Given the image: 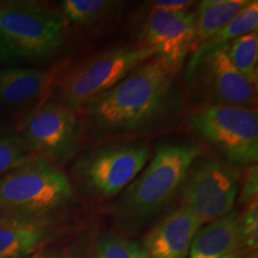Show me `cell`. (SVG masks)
Instances as JSON below:
<instances>
[{
    "mask_svg": "<svg viewBox=\"0 0 258 258\" xmlns=\"http://www.w3.org/2000/svg\"><path fill=\"white\" fill-rule=\"evenodd\" d=\"M177 69L154 56L84 108L88 129L97 137L140 133L177 110Z\"/></svg>",
    "mask_w": 258,
    "mask_h": 258,
    "instance_id": "1",
    "label": "cell"
},
{
    "mask_svg": "<svg viewBox=\"0 0 258 258\" xmlns=\"http://www.w3.org/2000/svg\"><path fill=\"white\" fill-rule=\"evenodd\" d=\"M202 156L196 144L165 145L122 192L114 218L124 231L140 230L160 214L182 188L189 170Z\"/></svg>",
    "mask_w": 258,
    "mask_h": 258,
    "instance_id": "2",
    "label": "cell"
},
{
    "mask_svg": "<svg viewBox=\"0 0 258 258\" xmlns=\"http://www.w3.org/2000/svg\"><path fill=\"white\" fill-rule=\"evenodd\" d=\"M60 11L36 3H0V63L19 66L49 59L62 47Z\"/></svg>",
    "mask_w": 258,
    "mask_h": 258,
    "instance_id": "3",
    "label": "cell"
},
{
    "mask_svg": "<svg viewBox=\"0 0 258 258\" xmlns=\"http://www.w3.org/2000/svg\"><path fill=\"white\" fill-rule=\"evenodd\" d=\"M72 198L69 177L43 158H34L0 177V215L50 218Z\"/></svg>",
    "mask_w": 258,
    "mask_h": 258,
    "instance_id": "4",
    "label": "cell"
},
{
    "mask_svg": "<svg viewBox=\"0 0 258 258\" xmlns=\"http://www.w3.org/2000/svg\"><path fill=\"white\" fill-rule=\"evenodd\" d=\"M191 131L233 165L258 159V115L247 106L206 103L189 118Z\"/></svg>",
    "mask_w": 258,
    "mask_h": 258,
    "instance_id": "5",
    "label": "cell"
},
{
    "mask_svg": "<svg viewBox=\"0 0 258 258\" xmlns=\"http://www.w3.org/2000/svg\"><path fill=\"white\" fill-rule=\"evenodd\" d=\"M154 56L157 54L152 48L139 44L112 48L90 57L64 74L60 82L57 102L74 111L84 109Z\"/></svg>",
    "mask_w": 258,
    "mask_h": 258,
    "instance_id": "6",
    "label": "cell"
},
{
    "mask_svg": "<svg viewBox=\"0 0 258 258\" xmlns=\"http://www.w3.org/2000/svg\"><path fill=\"white\" fill-rule=\"evenodd\" d=\"M240 179L239 167L224 159L195 163L180 188V206L192 212L202 226L218 220L233 211Z\"/></svg>",
    "mask_w": 258,
    "mask_h": 258,
    "instance_id": "7",
    "label": "cell"
},
{
    "mask_svg": "<svg viewBox=\"0 0 258 258\" xmlns=\"http://www.w3.org/2000/svg\"><path fill=\"white\" fill-rule=\"evenodd\" d=\"M151 148L144 143H116L93 150L77 161L84 188L102 198H114L147 165Z\"/></svg>",
    "mask_w": 258,
    "mask_h": 258,
    "instance_id": "8",
    "label": "cell"
},
{
    "mask_svg": "<svg viewBox=\"0 0 258 258\" xmlns=\"http://www.w3.org/2000/svg\"><path fill=\"white\" fill-rule=\"evenodd\" d=\"M17 134L34 157L62 161L78 147L77 111L57 101L42 103L24 116Z\"/></svg>",
    "mask_w": 258,
    "mask_h": 258,
    "instance_id": "9",
    "label": "cell"
},
{
    "mask_svg": "<svg viewBox=\"0 0 258 258\" xmlns=\"http://www.w3.org/2000/svg\"><path fill=\"white\" fill-rule=\"evenodd\" d=\"M189 79H195L200 91L213 104L253 108L257 103V84L250 82L232 64L225 48L209 51L188 62Z\"/></svg>",
    "mask_w": 258,
    "mask_h": 258,
    "instance_id": "10",
    "label": "cell"
},
{
    "mask_svg": "<svg viewBox=\"0 0 258 258\" xmlns=\"http://www.w3.org/2000/svg\"><path fill=\"white\" fill-rule=\"evenodd\" d=\"M195 38V14L189 10H164L151 6L141 25V46L152 48L178 70L191 51Z\"/></svg>",
    "mask_w": 258,
    "mask_h": 258,
    "instance_id": "11",
    "label": "cell"
},
{
    "mask_svg": "<svg viewBox=\"0 0 258 258\" xmlns=\"http://www.w3.org/2000/svg\"><path fill=\"white\" fill-rule=\"evenodd\" d=\"M202 224L188 208L179 206L154 226L144 240L148 258H186Z\"/></svg>",
    "mask_w": 258,
    "mask_h": 258,
    "instance_id": "12",
    "label": "cell"
},
{
    "mask_svg": "<svg viewBox=\"0 0 258 258\" xmlns=\"http://www.w3.org/2000/svg\"><path fill=\"white\" fill-rule=\"evenodd\" d=\"M53 230L50 218L0 215V258H27L40 250Z\"/></svg>",
    "mask_w": 258,
    "mask_h": 258,
    "instance_id": "13",
    "label": "cell"
},
{
    "mask_svg": "<svg viewBox=\"0 0 258 258\" xmlns=\"http://www.w3.org/2000/svg\"><path fill=\"white\" fill-rule=\"evenodd\" d=\"M50 76L41 70L24 66L0 69V108L25 105L40 98Z\"/></svg>",
    "mask_w": 258,
    "mask_h": 258,
    "instance_id": "14",
    "label": "cell"
},
{
    "mask_svg": "<svg viewBox=\"0 0 258 258\" xmlns=\"http://www.w3.org/2000/svg\"><path fill=\"white\" fill-rule=\"evenodd\" d=\"M238 212L233 211L200 228L188 258H225L238 253Z\"/></svg>",
    "mask_w": 258,
    "mask_h": 258,
    "instance_id": "15",
    "label": "cell"
},
{
    "mask_svg": "<svg viewBox=\"0 0 258 258\" xmlns=\"http://www.w3.org/2000/svg\"><path fill=\"white\" fill-rule=\"evenodd\" d=\"M249 4L247 0H205L195 14V38L191 51L212 38Z\"/></svg>",
    "mask_w": 258,
    "mask_h": 258,
    "instance_id": "16",
    "label": "cell"
},
{
    "mask_svg": "<svg viewBox=\"0 0 258 258\" xmlns=\"http://www.w3.org/2000/svg\"><path fill=\"white\" fill-rule=\"evenodd\" d=\"M258 28V2L257 0H250L249 4L241 10L232 21L218 31L212 38L200 46L198 49L192 51L191 59L189 62L198 60L209 51L222 49L226 46L234 41L235 38L243 36V35L250 34V32L257 31Z\"/></svg>",
    "mask_w": 258,
    "mask_h": 258,
    "instance_id": "17",
    "label": "cell"
},
{
    "mask_svg": "<svg viewBox=\"0 0 258 258\" xmlns=\"http://www.w3.org/2000/svg\"><path fill=\"white\" fill-rule=\"evenodd\" d=\"M121 4L112 0H64L61 11L64 22L78 27H90L114 14Z\"/></svg>",
    "mask_w": 258,
    "mask_h": 258,
    "instance_id": "18",
    "label": "cell"
},
{
    "mask_svg": "<svg viewBox=\"0 0 258 258\" xmlns=\"http://www.w3.org/2000/svg\"><path fill=\"white\" fill-rule=\"evenodd\" d=\"M225 51L232 64L239 72L246 77L250 82L257 84L258 79V34L257 31L243 35L235 38L228 46L225 47Z\"/></svg>",
    "mask_w": 258,
    "mask_h": 258,
    "instance_id": "19",
    "label": "cell"
},
{
    "mask_svg": "<svg viewBox=\"0 0 258 258\" xmlns=\"http://www.w3.org/2000/svg\"><path fill=\"white\" fill-rule=\"evenodd\" d=\"M34 158L17 132L0 128V177Z\"/></svg>",
    "mask_w": 258,
    "mask_h": 258,
    "instance_id": "20",
    "label": "cell"
},
{
    "mask_svg": "<svg viewBox=\"0 0 258 258\" xmlns=\"http://www.w3.org/2000/svg\"><path fill=\"white\" fill-rule=\"evenodd\" d=\"M258 247V202L257 199L245 205L244 212L238 215V254L257 253Z\"/></svg>",
    "mask_w": 258,
    "mask_h": 258,
    "instance_id": "21",
    "label": "cell"
},
{
    "mask_svg": "<svg viewBox=\"0 0 258 258\" xmlns=\"http://www.w3.org/2000/svg\"><path fill=\"white\" fill-rule=\"evenodd\" d=\"M97 258H148L143 246L121 235H105L96 244Z\"/></svg>",
    "mask_w": 258,
    "mask_h": 258,
    "instance_id": "22",
    "label": "cell"
},
{
    "mask_svg": "<svg viewBox=\"0 0 258 258\" xmlns=\"http://www.w3.org/2000/svg\"><path fill=\"white\" fill-rule=\"evenodd\" d=\"M258 191V169L257 165H250L246 172L244 173V177L240 179L239 186V198L240 205H247V203L257 199Z\"/></svg>",
    "mask_w": 258,
    "mask_h": 258,
    "instance_id": "23",
    "label": "cell"
},
{
    "mask_svg": "<svg viewBox=\"0 0 258 258\" xmlns=\"http://www.w3.org/2000/svg\"><path fill=\"white\" fill-rule=\"evenodd\" d=\"M195 4L194 2H185V0H156V2L150 3V6L164 10H189V8Z\"/></svg>",
    "mask_w": 258,
    "mask_h": 258,
    "instance_id": "24",
    "label": "cell"
},
{
    "mask_svg": "<svg viewBox=\"0 0 258 258\" xmlns=\"http://www.w3.org/2000/svg\"><path fill=\"white\" fill-rule=\"evenodd\" d=\"M27 258H56L54 256H51V254H46V253H34L31 254V256H29Z\"/></svg>",
    "mask_w": 258,
    "mask_h": 258,
    "instance_id": "25",
    "label": "cell"
},
{
    "mask_svg": "<svg viewBox=\"0 0 258 258\" xmlns=\"http://www.w3.org/2000/svg\"><path fill=\"white\" fill-rule=\"evenodd\" d=\"M225 258H239V254L233 253V254H230V256H227V257H225Z\"/></svg>",
    "mask_w": 258,
    "mask_h": 258,
    "instance_id": "26",
    "label": "cell"
}]
</instances>
